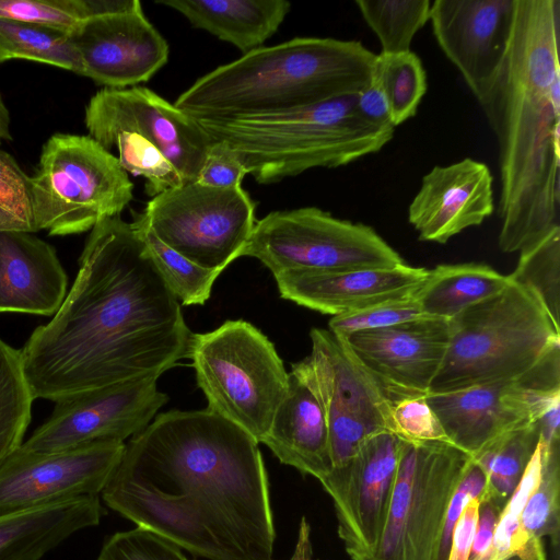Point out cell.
<instances>
[{"instance_id": "3", "label": "cell", "mask_w": 560, "mask_h": 560, "mask_svg": "<svg viewBox=\"0 0 560 560\" xmlns=\"http://www.w3.org/2000/svg\"><path fill=\"white\" fill-rule=\"evenodd\" d=\"M560 0H515L503 65L479 101L499 143V247L520 252L559 225Z\"/></svg>"}, {"instance_id": "28", "label": "cell", "mask_w": 560, "mask_h": 560, "mask_svg": "<svg viewBox=\"0 0 560 560\" xmlns=\"http://www.w3.org/2000/svg\"><path fill=\"white\" fill-rule=\"evenodd\" d=\"M540 441L537 420L513 428L485 445L471 456L483 469L487 490L483 499L500 510L521 481Z\"/></svg>"}, {"instance_id": "17", "label": "cell", "mask_w": 560, "mask_h": 560, "mask_svg": "<svg viewBox=\"0 0 560 560\" xmlns=\"http://www.w3.org/2000/svg\"><path fill=\"white\" fill-rule=\"evenodd\" d=\"M125 445L96 442L50 453L20 447L0 467V516L98 495L119 464Z\"/></svg>"}, {"instance_id": "18", "label": "cell", "mask_w": 560, "mask_h": 560, "mask_svg": "<svg viewBox=\"0 0 560 560\" xmlns=\"http://www.w3.org/2000/svg\"><path fill=\"white\" fill-rule=\"evenodd\" d=\"M392 405L429 394L450 342L448 320L422 316L338 336Z\"/></svg>"}, {"instance_id": "11", "label": "cell", "mask_w": 560, "mask_h": 560, "mask_svg": "<svg viewBox=\"0 0 560 560\" xmlns=\"http://www.w3.org/2000/svg\"><path fill=\"white\" fill-rule=\"evenodd\" d=\"M470 455L448 442L402 440L384 529L372 560H435L446 509Z\"/></svg>"}, {"instance_id": "34", "label": "cell", "mask_w": 560, "mask_h": 560, "mask_svg": "<svg viewBox=\"0 0 560 560\" xmlns=\"http://www.w3.org/2000/svg\"><path fill=\"white\" fill-rule=\"evenodd\" d=\"M374 78L388 100L395 127L416 115L427 91V75L415 52L378 54Z\"/></svg>"}, {"instance_id": "10", "label": "cell", "mask_w": 560, "mask_h": 560, "mask_svg": "<svg viewBox=\"0 0 560 560\" xmlns=\"http://www.w3.org/2000/svg\"><path fill=\"white\" fill-rule=\"evenodd\" d=\"M276 278L288 271L386 268L404 258L370 225L316 207L272 211L255 223L242 253Z\"/></svg>"}, {"instance_id": "22", "label": "cell", "mask_w": 560, "mask_h": 560, "mask_svg": "<svg viewBox=\"0 0 560 560\" xmlns=\"http://www.w3.org/2000/svg\"><path fill=\"white\" fill-rule=\"evenodd\" d=\"M428 275L429 269L405 262L386 268L295 270L275 280L282 299L334 317L409 296Z\"/></svg>"}, {"instance_id": "9", "label": "cell", "mask_w": 560, "mask_h": 560, "mask_svg": "<svg viewBox=\"0 0 560 560\" xmlns=\"http://www.w3.org/2000/svg\"><path fill=\"white\" fill-rule=\"evenodd\" d=\"M31 185L36 231L49 235L92 230L119 215L133 198V184L118 159L89 136H51Z\"/></svg>"}, {"instance_id": "47", "label": "cell", "mask_w": 560, "mask_h": 560, "mask_svg": "<svg viewBox=\"0 0 560 560\" xmlns=\"http://www.w3.org/2000/svg\"><path fill=\"white\" fill-rule=\"evenodd\" d=\"M290 560H314L311 541V526L305 517H302L295 548Z\"/></svg>"}, {"instance_id": "33", "label": "cell", "mask_w": 560, "mask_h": 560, "mask_svg": "<svg viewBox=\"0 0 560 560\" xmlns=\"http://www.w3.org/2000/svg\"><path fill=\"white\" fill-rule=\"evenodd\" d=\"M355 4L378 38L382 54L410 51L415 35L430 18L429 0H357Z\"/></svg>"}, {"instance_id": "46", "label": "cell", "mask_w": 560, "mask_h": 560, "mask_svg": "<svg viewBox=\"0 0 560 560\" xmlns=\"http://www.w3.org/2000/svg\"><path fill=\"white\" fill-rule=\"evenodd\" d=\"M501 511L488 499L479 502L477 527L469 560H482L488 552Z\"/></svg>"}, {"instance_id": "14", "label": "cell", "mask_w": 560, "mask_h": 560, "mask_svg": "<svg viewBox=\"0 0 560 560\" xmlns=\"http://www.w3.org/2000/svg\"><path fill=\"white\" fill-rule=\"evenodd\" d=\"M560 399V348L512 378L428 394L451 444L470 456L500 434L536 421Z\"/></svg>"}, {"instance_id": "43", "label": "cell", "mask_w": 560, "mask_h": 560, "mask_svg": "<svg viewBox=\"0 0 560 560\" xmlns=\"http://www.w3.org/2000/svg\"><path fill=\"white\" fill-rule=\"evenodd\" d=\"M247 172L238 158L224 144L212 142L195 182L217 188L242 186Z\"/></svg>"}, {"instance_id": "23", "label": "cell", "mask_w": 560, "mask_h": 560, "mask_svg": "<svg viewBox=\"0 0 560 560\" xmlns=\"http://www.w3.org/2000/svg\"><path fill=\"white\" fill-rule=\"evenodd\" d=\"M67 287L50 244L27 232H0V313L54 315Z\"/></svg>"}, {"instance_id": "42", "label": "cell", "mask_w": 560, "mask_h": 560, "mask_svg": "<svg viewBox=\"0 0 560 560\" xmlns=\"http://www.w3.org/2000/svg\"><path fill=\"white\" fill-rule=\"evenodd\" d=\"M487 477L481 466L470 456L451 495L435 560H447L454 526L466 504L486 495Z\"/></svg>"}, {"instance_id": "4", "label": "cell", "mask_w": 560, "mask_h": 560, "mask_svg": "<svg viewBox=\"0 0 560 560\" xmlns=\"http://www.w3.org/2000/svg\"><path fill=\"white\" fill-rule=\"evenodd\" d=\"M376 57L358 40L296 37L213 69L174 105L194 119L290 110L358 93L373 80Z\"/></svg>"}, {"instance_id": "32", "label": "cell", "mask_w": 560, "mask_h": 560, "mask_svg": "<svg viewBox=\"0 0 560 560\" xmlns=\"http://www.w3.org/2000/svg\"><path fill=\"white\" fill-rule=\"evenodd\" d=\"M508 277L529 291L559 325L560 225L522 248L517 265Z\"/></svg>"}, {"instance_id": "37", "label": "cell", "mask_w": 560, "mask_h": 560, "mask_svg": "<svg viewBox=\"0 0 560 560\" xmlns=\"http://www.w3.org/2000/svg\"><path fill=\"white\" fill-rule=\"evenodd\" d=\"M0 232H36L31 177L0 150Z\"/></svg>"}, {"instance_id": "48", "label": "cell", "mask_w": 560, "mask_h": 560, "mask_svg": "<svg viewBox=\"0 0 560 560\" xmlns=\"http://www.w3.org/2000/svg\"><path fill=\"white\" fill-rule=\"evenodd\" d=\"M504 560H547L544 541L530 539L522 549L512 553Z\"/></svg>"}, {"instance_id": "30", "label": "cell", "mask_w": 560, "mask_h": 560, "mask_svg": "<svg viewBox=\"0 0 560 560\" xmlns=\"http://www.w3.org/2000/svg\"><path fill=\"white\" fill-rule=\"evenodd\" d=\"M132 226L179 304H205L220 272L199 267L166 246L152 232L143 212H132Z\"/></svg>"}, {"instance_id": "15", "label": "cell", "mask_w": 560, "mask_h": 560, "mask_svg": "<svg viewBox=\"0 0 560 560\" xmlns=\"http://www.w3.org/2000/svg\"><path fill=\"white\" fill-rule=\"evenodd\" d=\"M167 401L156 377L85 392L56 401L21 448L50 453L96 442L125 443L144 430Z\"/></svg>"}, {"instance_id": "31", "label": "cell", "mask_w": 560, "mask_h": 560, "mask_svg": "<svg viewBox=\"0 0 560 560\" xmlns=\"http://www.w3.org/2000/svg\"><path fill=\"white\" fill-rule=\"evenodd\" d=\"M33 401L20 349L0 338V467L23 444Z\"/></svg>"}, {"instance_id": "35", "label": "cell", "mask_w": 560, "mask_h": 560, "mask_svg": "<svg viewBox=\"0 0 560 560\" xmlns=\"http://www.w3.org/2000/svg\"><path fill=\"white\" fill-rule=\"evenodd\" d=\"M540 442V441H539ZM537 487L523 509L521 525L529 539L549 538L558 559L560 533V445L545 447Z\"/></svg>"}, {"instance_id": "1", "label": "cell", "mask_w": 560, "mask_h": 560, "mask_svg": "<svg viewBox=\"0 0 560 560\" xmlns=\"http://www.w3.org/2000/svg\"><path fill=\"white\" fill-rule=\"evenodd\" d=\"M258 442L209 409L170 410L125 445L105 504L208 560H273Z\"/></svg>"}, {"instance_id": "2", "label": "cell", "mask_w": 560, "mask_h": 560, "mask_svg": "<svg viewBox=\"0 0 560 560\" xmlns=\"http://www.w3.org/2000/svg\"><path fill=\"white\" fill-rule=\"evenodd\" d=\"M192 335L131 222L116 215L91 230L70 291L21 361L34 399L56 402L159 378L189 358Z\"/></svg>"}, {"instance_id": "19", "label": "cell", "mask_w": 560, "mask_h": 560, "mask_svg": "<svg viewBox=\"0 0 560 560\" xmlns=\"http://www.w3.org/2000/svg\"><path fill=\"white\" fill-rule=\"evenodd\" d=\"M70 40L79 58V74L107 89L149 81L168 60L165 38L142 8L82 21Z\"/></svg>"}, {"instance_id": "13", "label": "cell", "mask_w": 560, "mask_h": 560, "mask_svg": "<svg viewBox=\"0 0 560 560\" xmlns=\"http://www.w3.org/2000/svg\"><path fill=\"white\" fill-rule=\"evenodd\" d=\"M312 349L291 373L312 390L323 409L332 468L346 465L370 436L394 432L392 402L329 329L313 328Z\"/></svg>"}, {"instance_id": "41", "label": "cell", "mask_w": 560, "mask_h": 560, "mask_svg": "<svg viewBox=\"0 0 560 560\" xmlns=\"http://www.w3.org/2000/svg\"><path fill=\"white\" fill-rule=\"evenodd\" d=\"M394 433L415 443L448 442L425 396L400 399L392 405Z\"/></svg>"}, {"instance_id": "45", "label": "cell", "mask_w": 560, "mask_h": 560, "mask_svg": "<svg viewBox=\"0 0 560 560\" xmlns=\"http://www.w3.org/2000/svg\"><path fill=\"white\" fill-rule=\"evenodd\" d=\"M479 500H470L457 520L447 560H469L478 520Z\"/></svg>"}, {"instance_id": "29", "label": "cell", "mask_w": 560, "mask_h": 560, "mask_svg": "<svg viewBox=\"0 0 560 560\" xmlns=\"http://www.w3.org/2000/svg\"><path fill=\"white\" fill-rule=\"evenodd\" d=\"M10 59H26L80 72L70 33L0 16V63Z\"/></svg>"}, {"instance_id": "44", "label": "cell", "mask_w": 560, "mask_h": 560, "mask_svg": "<svg viewBox=\"0 0 560 560\" xmlns=\"http://www.w3.org/2000/svg\"><path fill=\"white\" fill-rule=\"evenodd\" d=\"M353 108L357 116L371 127L395 128L388 100L375 78L370 84L353 94Z\"/></svg>"}, {"instance_id": "40", "label": "cell", "mask_w": 560, "mask_h": 560, "mask_svg": "<svg viewBox=\"0 0 560 560\" xmlns=\"http://www.w3.org/2000/svg\"><path fill=\"white\" fill-rule=\"evenodd\" d=\"M415 294V293H413ZM413 294L331 317L328 329L337 336L380 329L424 316Z\"/></svg>"}, {"instance_id": "7", "label": "cell", "mask_w": 560, "mask_h": 560, "mask_svg": "<svg viewBox=\"0 0 560 560\" xmlns=\"http://www.w3.org/2000/svg\"><path fill=\"white\" fill-rule=\"evenodd\" d=\"M448 327V347L429 394L516 377L560 348V326L511 280L498 294L451 318Z\"/></svg>"}, {"instance_id": "20", "label": "cell", "mask_w": 560, "mask_h": 560, "mask_svg": "<svg viewBox=\"0 0 560 560\" xmlns=\"http://www.w3.org/2000/svg\"><path fill=\"white\" fill-rule=\"evenodd\" d=\"M515 0H435L433 35L478 100L493 84L512 36Z\"/></svg>"}, {"instance_id": "39", "label": "cell", "mask_w": 560, "mask_h": 560, "mask_svg": "<svg viewBox=\"0 0 560 560\" xmlns=\"http://www.w3.org/2000/svg\"><path fill=\"white\" fill-rule=\"evenodd\" d=\"M97 560H188L175 542L147 528L117 532L102 546Z\"/></svg>"}, {"instance_id": "16", "label": "cell", "mask_w": 560, "mask_h": 560, "mask_svg": "<svg viewBox=\"0 0 560 560\" xmlns=\"http://www.w3.org/2000/svg\"><path fill=\"white\" fill-rule=\"evenodd\" d=\"M402 439L390 431L366 439L343 466L319 482L330 495L338 536L351 560H372L386 521Z\"/></svg>"}, {"instance_id": "6", "label": "cell", "mask_w": 560, "mask_h": 560, "mask_svg": "<svg viewBox=\"0 0 560 560\" xmlns=\"http://www.w3.org/2000/svg\"><path fill=\"white\" fill-rule=\"evenodd\" d=\"M89 137L155 195L195 182L212 144L198 122L144 86L104 88L85 107Z\"/></svg>"}, {"instance_id": "12", "label": "cell", "mask_w": 560, "mask_h": 560, "mask_svg": "<svg viewBox=\"0 0 560 560\" xmlns=\"http://www.w3.org/2000/svg\"><path fill=\"white\" fill-rule=\"evenodd\" d=\"M255 207L242 186L217 188L187 182L152 197L143 214L166 246L221 273L242 257L256 223Z\"/></svg>"}, {"instance_id": "8", "label": "cell", "mask_w": 560, "mask_h": 560, "mask_svg": "<svg viewBox=\"0 0 560 560\" xmlns=\"http://www.w3.org/2000/svg\"><path fill=\"white\" fill-rule=\"evenodd\" d=\"M189 359L207 409L261 443L289 387V372L268 337L246 320H226L192 335Z\"/></svg>"}, {"instance_id": "5", "label": "cell", "mask_w": 560, "mask_h": 560, "mask_svg": "<svg viewBox=\"0 0 560 560\" xmlns=\"http://www.w3.org/2000/svg\"><path fill=\"white\" fill-rule=\"evenodd\" d=\"M195 120L259 184L347 165L378 152L395 130L363 122L354 113L353 94L279 113Z\"/></svg>"}, {"instance_id": "38", "label": "cell", "mask_w": 560, "mask_h": 560, "mask_svg": "<svg viewBox=\"0 0 560 560\" xmlns=\"http://www.w3.org/2000/svg\"><path fill=\"white\" fill-rule=\"evenodd\" d=\"M0 16L71 33L90 9L88 0H0Z\"/></svg>"}, {"instance_id": "26", "label": "cell", "mask_w": 560, "mask_h": 560, "mask_svg": "<svg viewBox=\"0 0 560 560\" xmlns=\"http://www.w3.org/2000/svg\"><path fill=\"white\" fill-rule=\"evenodd\" d=\"M192 27L234 45L243 55L262 47L291 10L287 0H160Z\"/></svg>"}, {"instance_id": "36", "label": "cell", "mask_w": 560, "mask_h": 560, "mask_svg": "<svg viewBox=\"0 0 560 560\" xmlns=\"http://www.w3.org/2000/svg\"><path fill=\"white\" fill-rule=\"evenodd\" d=\"M541 466L542 451L539 442L521 481L499 515L491 546L482 560H504L530 540L522 528L521 515L539 482Z\"/></svg>"}, {"instance_id": "27", "label": "cell", "mask_w": 560, "mask_h": 560, "mask_svg": "<svg viewBox=\"0 0 560 560\" xmlns=\"http://www.w3.org/2000/svg\"><path fill=\"white\" fill-rule=\"evenodd\" d=\"M509 277L481 262L443 264L413 296L424 316L450 320L466 308L501 292Z\"/></svg>"}, {"instance_id": "21", "label": "cell", "mask_w": 560, "mask_h": 560, "mask_svg": "<svg viewBox=\"0 0 560 560\" xmlns=\"http://www.w3.org/2000/svg\"><path fill=\"white\" fill-rule=\"evenodd\" d=\"M493 211V176L489 167L466 158L434 166L422 177L408 208V221L419 240L445 244L462 231L480 225Z\"/></svg>"}, {"instance_id": "24", "label": "cell", "mask_w": 560, "mask_h": 560, "mask_svg": "<svg viewBox=\"0 0 560 560\" xmlns=\"http://www.w3.org/2000/svg\"><path fill=\"white\" fill-rule=\"evenodd\" d=\"M280 463L320 480L332 468L328 429L312 390L289 372L288 392L261 441Z\"/></svg>"}, {"instance_id": "25", "label": "cell", "mask_w": 560, "mask_h": 560, "mask_svg": "<svg viewBox=\"0 0 560 560\" xmlns=\"http://www.w3.org/2000/svg\"><path fill=\"white\" fill-rule=\"evenodd\" d=\"M98 495L60 500L0 516V560H40L74 533L100 523Z\"/></svg>"}, {"instance_id": "49", "label": "cell", "mask_w": 560, "mask_h": 560, "mask_svg": "<svg viewBox=\"0 0 560 560\" xmlns=\"http://www.w3.org/2000/svg\"><path fill=\"white\" fill-rule=\"evenodd\" d=\"M10 115L0 93V140H11Z\"/></svg>"}]
</instances>
